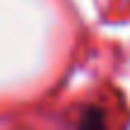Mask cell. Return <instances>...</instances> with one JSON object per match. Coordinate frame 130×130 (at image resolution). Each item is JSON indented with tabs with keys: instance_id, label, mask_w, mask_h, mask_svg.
Listing matches in <instances>:
<instances>
[{
	"instance_id": "6da1fadb",
	"label": "cell",
	"mask_w": 130,
	"mask_h": 130,
	"mask_svg": "<svg viewBox=\"0 0 130 130\" xmlns=\"http://www.w3.org/2000/svg\"><path fill=\"white\" fill-rule=\"evenodd\" d=\"M77 130H108V116L101 106L89 104L82 108L77 121Z\"/></svg>"
}]
</instances>
